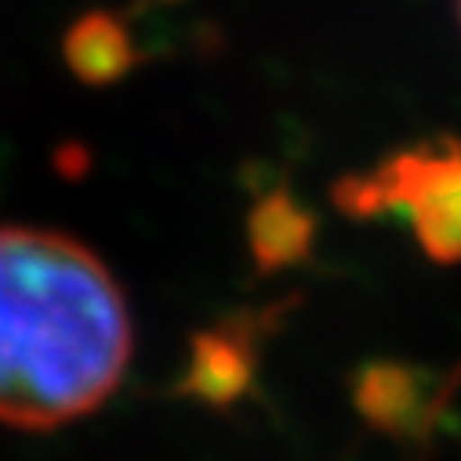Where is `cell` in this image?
Listing matches in <instances>:
<instances>
[{"mask_svg": "<svg viewBox=\"0 0 461 461\" xmlns=\"http://www.w3.org/2000/svg\"><path fill=\"white\" fill-rule=\"evenodd\" d=\"M341 214L400 218L436 266H461V139L429 135L330 189Z\"/></svg>", "mask_w": 461, "mask_h": 461, "instance_id": "obj_2", "label": "cell"}, {"mask_svg": "<svg viewBox=\"0 0 461 461\" xmlns=\"http://www.w3.org/2000/svg\"><path fill=\"white\" fill-rule=\"evenodd\" d=\"M316 214L284 185L262 193L248 214V248L258 273L302 266L316 248Z\"/></svg>", "mask_w": 461, "mask_h": 461, "instance_id": "obj_5", "label": "cell"}, {"mask_svg": "<svg viewBox=\"0 0 461 461\" xmlns=\"http://www.w3.org/2000/svg\"><path fill=\"white\" fill-rule=\"evenodd\" d=\"M66 62L87 84H113L135 66V44L113 15H84L66 33Z\"/></svg>", "mask_w": 461, "mask_h": 461, "instance_id": "obj_6", "label": "cell"}, {"mask_svg": "<svg viewBox=\"0 0 461 461\" xmlns=\"http://www.w3.org/2000/svg\"><path fill=\"white\" fill-rule=\"evenodd\" d=\"M131 360L109 266L55 229L0 225V425L59 429L98 411Z\"/></svg>", "mask_w": 461, "mask_h": 461, "instance_id": "obj_1", "label": "cell"}, {"mask_svg": "<svg viewBox=\"0 0 461 461\" xmlns=\"http://www.w3.org/2000/svg\"><path fill=\"white\" fill-rule=\"evenodd\" d=\"M457 23H461V0H457Z\"/></svg>", "mask_w": 461, "mask_h": 461, "instance_id": "obj_7", "label": "cell"}, {"mask_svg": "<svg viewBox=\"0 0 461 461\" xmlns=\"http://www.w3.org/2000/svg\"><path fill=\"white\" fill-rule=\"evenodd\" d=\"M461 389V364L421 367L371 360L353 375V407L382 436L403 447H429Z\"/></svg>", "mask_w": 461, "mask_h": 461, "instance_id": "obj_3", "label": "cell"}, {"mask_svg": "<svg viewBox=\"0 0 461 461\" xmlns=\"http://www.w3.org/2000/svg\"><path fill=\"white\" fill-rule=\"evenodd\" d=\"M284 305L273 309H240L225 320L203 327L189 341L185 371L178 378V396L211 407L233 411L258 382L266 334L276 327Z\"/></svg>", "mask_w": 461, "mask_h": 461, "instance_id": "obj_4", "label": "cell"}]
</instances>
